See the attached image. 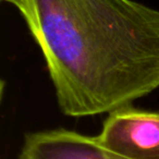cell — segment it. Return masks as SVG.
<instances>
[{
    "instance_id": "cell-1",
    "label": "cell",
    "mask_w": 159,
    "mask_h": 159,
    "mask_svg": "<svg viewBox=\"0 0 159 159\" xmlns=\"http://www.w3.org/2000/svg\"><path fill=\"white\" fill-rule=\"evenodd\" d=\"M57 102L74 118L109 113L159 87V11L135 0H19Z\"/></svg>"
},
{
    "instance_id": "cell-2",
    "label": "cell",
    "mask_w": 159,
    "mask_h": 159,
    "mask_svg": "<svg viewBox=\"0 0 159 159\" xmlns=\"http://www.w3.org/2000/svg\"><path fill=\"white\" fill-rule=\"evenodd\" d=\"M96 139L109 159H159V112L131 105L115 109Z\"/></svg>"
},
{
    "instance_id": "cell-3",
    "label": "cell",
    "mask_w": 159,
    "mask_h": 159,
    "mask_svg": "<svg viewBox=\"0 0 159 159\" xmlns=\"http://www.w3.org/2000/svg\"><path fill=\"white\" fill-rule=\"evenodd\" d=\"M19 159H109L96 136L66 129L39 131L25 136Z\"/></svg>"
}]
</instances>
